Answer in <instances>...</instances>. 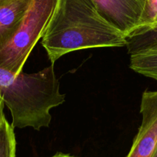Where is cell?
<instances>
[{"instance_id": "7a4b0ae2", "label": "cell", "mask_w": 157, "mask_h": 157, "mask_svg": "<svg viewBox=\"0 0 157 157\" xmlns=\"http://www.w3.org/2000/svg\"><path fill=\"white\" fill-rule=\"evenodd\" d=\"M57 0H33L18 30L0 49V67L13 75L22 72L32 49L42 38Z\"/></svg>"}, {"instance_id": "30bf717a", "label": "cell", "mask_w": 157, "mask_h": 157, "mask_svg": "<svg viewBox=\"0 0 157 157\" xmlns=\"http://www.w3.org/2000/svg\"><path fill=\"white\" fill-rule=\"evenodd\" d=\"M51 157H76V156H71V155L65 154V153H56V154H55V155H54V156H51Z\"/></svg>"}, {"instance_id": "3957f363", "label": "cell", "mask_w": 157, "mask_h": 157, "mask_svg": "<svg viewBox=\"0 0 157 157\" xmlns=\"http://www.w3.org/2000/svg\"><path fill=\"white\" fill-rule=\"evenodd\" d=\"M142 123L127 157H152L157 147V90L145 91L140 104Z\"/></svg>"}, {"instance_id": "6da1fadb", "label": "cell", "mask_w": 157, "mask_h": 157, "mask_svg": "<svg viewBox=\"0 0 157 157\" xmlns=\"http://www.w3.org/2000/svg\"><path fill=\"white\" fill-rule=\"evenodd\" d=\"M41 45L55 64L75 51L126 47V35L101 15L93 0H57Z\"/></svg>"}, {"instance_id": "277c9868", "label": "cell", "mask_w": 157, "mask_h": 157, "mask_svg": "<svg viewBox=\"0 0 157 157\" xmlns=\"http://www.w3.org/2000/svg\"><path fill=\"white\" fill-rule=\"evenodd\" d=\"M101 15L126 36L141 24L147 0H93Z\"/></svg>"}, {"instance_id": "52a82bcc", "label": "cell", "mask_w": 157, "mask_h": 157, "mask_svg": "<svg viewBox=\"0 0 157 157\" xmlns=\"http://www.w3.org/2000/svg\"><path fill=\"white\" fill-rule=\"evenodd\" d=\"M130 67L136 73L157 81V49L130 55Z\"/></svg>"}, {"instance_id": "9c48e42d", "label": "cell", "mask_w": 157, "mask_h": 157, "mask_svg": "<svg viewBox=\"0 0 157 157\" xmlns=\"http://www.w3.org/2000/svg\"><path fill=\"white\" fill-rule=\"evenodd\" d=\"M157 24V0H147L142 21L136 29H149Z\"/></svg>"}, {"instance_id": "7c38bea8", "label": "cell", "mask_w": 157, "mask_h": 157, "mask_svg": "<svg viewBox=\"0 0 157 157\" xmlns=\"http://www.w3.org/2000/svg\"><path fill=\"white\" fill-rule=\"evenodd\" d=\"M152 157H157V147H156V150H155L154 153H153V156H152Z\"/></svg>"}, {"instance_id": "8992f818", "label": "cell", "mask_w": 157, "mask_h": 157, "mask_svg": "<svg viewBox=\"0 0 157 157\" xmlns=\"http://www.w3.org/2000/svg\"><path fill=\"white\" fill-rule=\"evenodd\" d=\"M128 54L134 55L157 49V24L149 29H136L126 36Z\"/></svg>"}, {"instance_id": "ba28073f", "label": "cell", "mask_w": 157, "mask_h": 157, "mask_svg": "<svg viewBox=\"0 0 157 157\" xmlns=\"http://www.w3.org/2000/svg\"><path fill=\"white\" fill-rule=\"evenodd\" d=\"M16 140L14 127L8 122L4 112L0 114V157H15Z\"/></svg>"}, {"instance_id": "5b68a950", "label": "cell", "mask_w": 157, "mask_h": 157, "mask_svg": "<svg viewBox=\"0 0 157 157\" xmlns=\"http://www.w3.org/2000/svg\"><path fill=\"white\" fill-rule=\"evenodd\" d=\"M33 0H0V49L11 41Z\"/></svg>"}, {"instance_id": "8fae6325", "label": "cell", "mask_w": 157, "mask_h": 157, "mask_svg": "<svg viewBox=\"0 0 157 157\" xmlns=\"http://www.w3.org/2000/svg\"><path fill=\"white\" fill-rule=\"evenodd\" d=\"M4 106H5V103L4 101H3L2 98L0 95V114H1L2 112H3V110H4Z\"/></svg>"}]
</instances>
